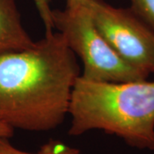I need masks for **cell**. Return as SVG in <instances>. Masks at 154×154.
<instances>
[{"mask_svg": "<svg viewBox=\"0 0 154 154\" xmlns=\"http://www.w3.org/2000/svg\"><path fill=\"white\" fill-rule=\"evenodd\" d=\"M80 75L59 32L45 33L28 49L0 51V122L30 132L55 129L69 114Z\"/></svg>", "mask_w": 154, "mask_h": 154, "instance_id": "obj_1", "label": "cell"}, {"mask_svg": "<svg viewBox=\"0 0 154 154\" xmlns=\"http://www.w3.org/2000/svg\"><path fill=\"white\" fill-rule=\"evenodd\" d=\"M69 115V135L102 130L132 147L154 151V82H103L80 75Z\"/></svg>", "mask_w": 154, "mask_h": 154, "instance_id": "obj_2", "label": "cell"}, {"mask_svg": "<svg viewBox=\"0 0 154 154\" xmlns=\"http://www.w3.org/2000/svg\"><path fill=\"white\" fill-rule=\"evenodd\" d=\"M54 28L83 63L81 77L92 82H128L147 76L122 60L99 33L88 5L75 11L53 10Z\"/></svg>", "mask_w": 154, "mask_h": 154, "instance_id": "obj_3", "label": "cell"}, {"mask_svg": "<svg viewBox=\"0 0 154 154\" xmlns=\"http://www.w3.org/2000/svg\"><path fill=\"white\" fill-rule=\"evenodd\" d=\"M99 33L127 63L148 77L154 73V31L129 8L87 1Z\"/></svg>", "mask_w": 154, "mask_h": 154, "instance_id": "obj_4", "label": "cell"}, {"mask_svg": "<svg viewBox=\"0 0 154 154\" xmlns=\"http://www.w3.org/2000/svg\"><path fill=\"white\" fill-rule=\"evenodd\" d=\"M34 45L22 26L16 0H0V51L26 50Z\"/></svg>", "mask_w": 154, "mask_h": 154, "instance_id": "obj_5", "label": "cell"}, {"mask_svg": "<svg viewBox=\"0 0 154 154\" xmlns=\"http://www.w3.org/2000/svg\"><path fill=\"white\" fill-rule=\"evenodd\" d=\"M11 138L0 137V154H82L80 149L58 140H50L35 152L22 151L13 146Z\"/></svg>", "mask_w": 154, "mask_h": 154, "instance_id": "obj_6", "label": "cell"}, {"mask_svg": "<svg viewBox=\"0 0 154 154\" xmlns=\"http://www.w3.org/2000/svg\"><path fill=\"white\" fill-rule=\"evenodd\" d=\"M130 9L154 31V0H130Z\"/></svg>", "mask_w": 154, "mask_h": 154, "instance_id": "obj_7", "label": "cell"}, {"mask_svg": "<svg viewBox=\"0 0 154 154\" xmlns=\"http://www.w3.org/2000/svg\"><path fill=\"white\" fill-rule=\"evenodd\" d=\"M39 17L42 19L45 28V33L53 32L54 24L52 20V9L50 5V0H33Z\"/></svg>", "mask_w": 154, "mask_h": 154, "instance_id": "obj_8", "label": "cell"}, {"mask_svg": "<svg viewBox=\"0 0 154 154\" xmlns=\"http://www.w3.org/2000/svg\"><path fill=\"white\" fill-rule=\"evenodd\" d=\"M88 0H66L65 9L69 11H75L78 8L85 5Z\"/></svg>", "mask_w": 154, "mask_h": 154, "instance_id": "obj_9", "label": "cell"}, {"mask_svg": "<svg viewBox=\"0 0 154 154\" xmlns=\"http://www.w3.org/2000/svg\"><path fill=\"white\" fill-rule=\"evenodd\" d=\"M15 129L11 127L0 122V137L11 138L14 135Z\"/></svg>", "mask_w": 154, "mask_h": 154, "instance_id": "obj_10", "label": "cell"}]
</instances>
